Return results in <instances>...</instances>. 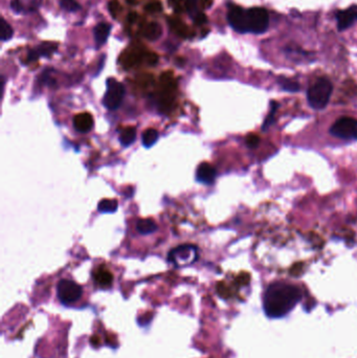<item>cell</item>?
I'll list each match as a JSON object with an SVG mask.
<instances>
[{
	"label": "cell",
	"instance_id": "obj_3",
	"mask_svg": "<svg viewBox=\"0 0 357 358\" xmlns=\"http://www.w3.org/2000/svg\"><path fill=\"white\" fill-rule=\"evenodd\" d=\"M248 33L263 34L269 27L268 12L263 8H251L247 10Z\"/></svg>",
	"mask_w": 357,
	"mask_h": 358
},
{
	"label": "cell",
	"instance_id": "obj_14",
	"mask_svg": "<svg viewBox=\"0 0 357 358\" xmlns=\"http://www.w3.org/2000/svg\"><path fill=\"white\" fill-rule=\"evenodd\" d=\"M94 279H95V281L101 286L107 287V286H110L112 284L113 275H112V273L109 270H107V269H105L103 267H101V268H98L95 271Z\"/></svg>",
	"mask_w": 357,
	"mask_h": 358
},
{
	"label": "cell",
	"instance_id": "obj_16",
	"mask_svg": "<svg viewBox=\"0 0 357 358\" xmlns=\"http://www.w3.org/2000/svg\"><path fill=\"white\" fill-rule=\"evenodd\" d=\"M144 35L147 39L151 41H155L162 36V27L156 22L149 23L145 28Z\"/></svg>",
	"mask_w": 357,
	"mask_h": 358
},
{
	"label": "cell",
	"instance_id": "obj_2",
	"mask_svg": "<svg viewBox=\"0 0 357 358\" xmlns=\"http://www.w3.org/2000/svg\"><path fill=\"white\" fill-rule=\"evenodd\" d=\"M333 91V86L328 79L321 78L310 86L307 91V98L309 105L318 110L327 106L329 100Z\"/></svg>",
	"mask_w": 357,
	"mask_h": 358
},
{
	"label": "cell",
	"instance_id": "obj_21",
	"mask_svg": "<svg viewBox=\"0 0 357 358\" xmlns=\"http://www.w3.org/2000/svg\"><path fill=\"white\" fill-rule=\"evenodd\" d=\"M280 86L282 87L283 90L289 91V92H296L300 90V84L295 81L286 79V78H279L277 80Z\"/></svg>",
	"mask_w": 357,
	"mask_h": 358
},
{
	"label": "cell",
	"instance_id": "obj_17",
	"mask_svg": "<svg viewBox=\"0 0 357 358\" xmlns=\"http://www.w3.org/2000/svg\"><path fill=\"white\" fill-rule=\"evenodd\" d=\"M58 48L57 43L53 42H42L40 45H38L35 49L39 54L40 57H49L52 56Z\"/></svg>",
	"mask_w": 357,
	"mask_h": 358
},
{
	"label": "cell",
	"instance_id": "obj_30",
	"mask_svg": "<svg viewBox=\"0 0 357 358\" xmlns=\"http://www.w3.org/2000/svg\"><path fill=\"white\" fill-rule=\"evenodd\" d=\"M11 8L16 13H20L23 10V7H22V4L20 3V0H12V2H11Z\"/></svg>",
	"mask_w": 357,
	"mask_h": 358
},
{
	"label": "cell",
	"instance_id": "obj_10",
	"mask_svg": "<svg viewBox=\"0 0 357 358\" xmlns=\"http://www.w3.org/2000/svg\"><path fill=\"white\" fill-rule=\"evenodd\" d=\"M196 178L199 183H202L205 185H211L215 182L216 169L208 163H202L197 168Z\"/></svg>",
	"mask_w": 357,
	"mask_h": 358
},
{
	"label": "cell",
	"instance_id": "obj_13",
	"mask_svg": "<svg viewBox=\"0 0 357 358\" xmlns=\"http://www.w3.org/2000/svg\"><path fill=\"white\" fill-rule=\"evenodd\" d=\"M136 229L142 235H149L157 231V224L152 219H141L136 223Z\"/></svg>",
	"mask_w": 357,
	"mask_h": 358
},
{
	"label": "cell",
	"instance_id": "obj_33",
	"mask_svg": "<svg viewBox=\"0 0 357 358\" xmlns=\"http://www.w3.org/2000/svg\"><path fill=\"white\" fill-rule=\"evenodd\" d=\"M211 5H212V0H203L202 2V6L205 9H208Z\"/></svg>",
	"mask_w": 357,
	"mask_h": 358
},
{
	"label": "cell",
	"instance_id": "obj_6",
	"mask_svg": "<svg viewBox=\"0 0 357 358\" xmlns=\"http://www.w3.org/2000/svg\"><path fill=\"white\" fill-rule=\"evenodd\" d=\"M82 287L70 280H61L57 286L58 297L63 304H72L82 296Z\"/></svg>",
	"mask_w": 357,
	"mask_h": 358
},
{
	"label": "cell",
	"instance_id": "obj_19",
	"mask_svg": "<svg viewBox=\"0 0 357 358\" xmlns=\"http://www.w3.org/2000/svg\"><path fill=\"white\" fill-rule=\"evenodd\" d=\"M97 210L101 213H114L117 210V201L113 199H103L98 202Z\"/></svg>",
	"mask_w": 357,
	"mask_h": 358
},
{
	"label": "cell",
	"instance_id": "obj_1",
	"mask_svg": "<svg viewBox=\"0 0 357 358\" xmlns=\"http://www.w3.org/2000/svg\"><path fill=\"white\" fill-rule=\"evenodd\" d=\"M302 299V291L292 284L275 282L268 286L263 297L265 314L271 319L287 315Z\"/></svg>",
	"mask_w": 357,
	"mask_h": 358
},
{
	"label": "cell",
	"instance_id": "obj_28",
	"mask_svg": "<svg viewBox=\"0 0 357 358\" xmlns=\"http://www.w3.org/2000/svg\"><path fill=\"white\" fill-rule=\"evenodd\" d=\"M109 11H110L112 17L115 18L117 13H118V11H120V4H118V2H116V0H112V2H110L109 3Z\"/></svg>",
	"mask_w": 357,
	"mask_h": 358
},
{
	"label": "cell",
	"instance_id": "obj_26",
	"mask_svg": "<svg viewBox=\"0 0 357 358\" xmlns=\"http://www.w3.org/2000/svg\"><path fill=\"white\" fill-rule=\"evenodd\" d=\"M198 0H185L186 9L189 12L190 15L194 16L196 14V8H197Z\"/></svg>",
	"mask_w": 357,
	"mask_h": 358
},
{
	"label": "cell",
	"instance_id": "obj_7",
	"mask_svg": "<svg viewBox=\"0 0 357 358\" xmlns=\"http://www.w3.org/2000/svg\"><path fill=\"white\" fill-rule=\"evenodd\" d=\"M197 258V248L195 245H181L172 249L169 253V261L175 265L192 263Z\"/></svg>",
	"mask_w": 357,
	"mask_h": 358
},
{
	"label": "cell",
	"instance_id": "obj_9",
	"mask_svg": "<svg viewBox=\"0 0 357 358\" xmlns=\"http://www.w3.org/2000/svg\"><path fill=\"white\" fill-rule=\"evenodd\" d=\"M335 17L338 20V30L340 32L349 29L355 21H357V6H352L348 10L336 12Z\"/></svg>",
	"mask_w": 357,
	"mask_h": 358
},
{
	"label": "cell",
	"instance_id": "obj_32",
	"mask_svg": "<svg viewBox=\"0 0 357 358\" xmlns=\"http://www.w3.org/2000/svg\"><path fill=\"white\" fill-rule=\"evenodd\" d=\"M135 20H136V14L135 13H130L129 17H128V21L130 23H133Z\"/></svg>",
	"mask_w": 357,
	"mask_h": 358
},
{
	"label": "cell",
	"instance_id": "obj_23",
	"mask_svg": "<svg viewBox=\"0 0 357 358\" xmlns=\"http://www.w3.org/2000/svg\"><path fill=\"white\" fill-rule=\"evenodd\" d=\"M61 7L68 12H75L80 10V5L75 0H61Z\"/></svg>",
	"mask_w": 357,
	"mask_h": 358
},
{
	"label": "cell",
	"instance_id": "obj_24",
	"mask_svg": "<svg viewBox=\"0 0 357 358\" xmlns=\"http://www.w3.org/2000/svg\"><path fill=\"white\" fill-rule=\"evenodd\" d=\"M171 25H172L173 29H175V31L177 32L178 35H181L182 37H187L188 29H187V27H185V25L181 21L173 20V21H171Z\"/></svg>",
	"mask_w": 357,
	"mask_h": 358
},
{
	"label": "cell",
	"instance_id": "obj_12",
	"mask_svg": "<svg viewBox=\"0 0 357 358\" xmlns=\"http://www.w3.org/2000/svg\"><path fill=\"white\" fill-rule=\"evenodd\" d=\"M110 31H111V25H109L108 23H105V22L98 23L93 29V36H94L95 42L98 45L104 44L109 37Z\"/></svg>",
	"mask_w": 357,
	"mask_h": 358
},
{
	"label": "cell",
	"instance_id": "obj_11",
	"mask_svg": "<svg viewBox=\"0 0 357 358\" xmlns=\"http://www.w3.org/2000/svg\"><path fill=\"white\" fill-rule=\"evenodd\" d=\"M73 126L76 131L86 133L90 131V129L93 126V118L90 113L88 112H82L76 114L73 118Z\"/></svg>",
	"mask_w": 357,
	"mask_h": 358
},
{
	"label": "cell",
	"instance_id": "obj_29",
	"mask_svg": "<svg viewBox=\"0 0 357 358\" xmlns=\"http://www.w3.org/2000/svg\"><path fill=\"white\" fill-rule=\"evenodd\" d=\"M193 17H194V21L197 24H203L207 22V16L202 13H196Z\"/></svg>",
	"mask_w": 357,
	"mask_h": 358
},
{
	"label": "cell",
	"instance_id": "obj_18",
	"mask_svg": "<svg viewBox=\"0 0 357 358\" xmlns=\"http://www.w3.org/2000/svg\"><path fill=\"white\" fill-rule=\"evenodd\" d=\"M158 132L157 130L155 129H152V128H149V129H147L144 133H143V145L146 147V148H150L152 147L153 145H154L157 140H158Z\"/></svg>",
	"mask_w": 357,
	"mask_h": 358
},
{
	"label": "cell",
	"instance_id": "obj_20",
	"mask_svg": "<svg viewBox=\"0 0 357 358\" xmlns=\"http://www.w3.org/2000/svg\"><path fill=\"white\" fill-rule=\"evenodd\" d=\"M279 108V105L276 102H271L270 103V110H269V113L267 114V116L265 117L264 122H263V125H262V129L263 130H267L268 128L274 123V117H275V112Z\"/></svg>",
	"mask_w": 357,
	"mask_h": 358
},
{
	"label": "cell",
	"instance_id": "obj_4",
	"mask_svg": "<svg viewBox=\"0 0 357 358\" xmlns=\"http://www.w3.org/2000/svg\"><path fill=\"white\" fill-rule=\"evenodd\" d=\"M330 133L343 140H357V120L340 117L330 128Z\"/></svg>",
	"mask_w": 357,
	"mask_h": 358
},
{
	"label": "cell",
	"instance_id": "obj_5",
	"mask_svg": "<svg viewBox=\"0 0 357 358\" xmlns=\"http://www.w3.org/2000/svg\"><path fill=\"white\" fill-rule=\"evenodd\" d=\"M107 90L103 97V104L107 109L115 110L117 109L125 95V87L122 83L117 82L113 78L107 80Z\"/></svg>",
	"mask_w": 357,
	"mask_h": 358
},
{
	"label": "cell",
	"instance_id": "obj_22",
	"mask_svg": "<svg viewBox=\"0 0 357 358\" xmlns=\"http://www.w3.org/2000/svg\"><path fill=\"white\" fill-rule=\"evenodd\" d=\"M0 32H2V41H8L13 37V29L11 25L3 18L2 19V29H0Z\"/></svg>",
	"mask_w": 357,
	"mask_h": 358
},
{
	"label": "cell",
	"instance_id": "obj_8",
	"mask_svg": "<svg viewBox=\"0 0 357 358\" xmlns=\"http://www.w3.org/2000/svg\"><path fill=\"white\" fill-rule=\"evenodd\" d=\"M227 20L231 27L238 33H248L247 24V10H244L238 6L231 5L228 8Z\"/></svg>",
	"mask_w": 357,
	"mask_h": 358
},
{
	"label": "cell",
	"instance_id": "obj_31",
	"mask_svg": "<svg viewBox=\"0 0 357 358\" xmlns=\"http://www.w3.org/2000/svg\"><path fill=\"white\" fill-rule=\"evenodd\" d=\"M39 54L37 53V50L36 49H32L31 52L29 53L28 55V61L29 62H33V61H37L39 59Z\"/></svg>",
	"mask_w": 357,
	"mask_h": 358
},
{
	"label": "cell",
	"instance_id": "obj_25",
	"mask_svg": "<svg viewBox=\"0 0 357 358\" xmlns=\"http://www.w3.org/2000/svg\"><path fill=\"white\" fill-rule=\"evenodd\" d=\"M146 11L149 13H158L162 11V4L158 0H152L146 6Z\"/></svg>",
	"mask_w": 357,
	"mask_h": 358
},
{
	"label": "cell",
	"instance_id": "obj_15",
	"mask_svg": "<svg viewBox=\"0 0 357 358\" xmlns=\"http://www.w3.org/2000/svg\"><path fill=\"white\" fill-rule=\"evenodd\" d=\"M136 138V130L134 127H127L120 132V142L123 146H130Z\"/></svg>",
	"mask_w": 357,
	"mask_h": 358
},
{
	"label": "cell",
	"instance_id": "obj_27",
	"mask_svg": "<svg viewBox=\"0 0 357 358\" xmlns=\"http://www.w3.org/2000/svg\"><path fill=\"white\" fill-rule=\"evenodd\" d=\"M260 143V137L256 134H249L246 137V145L249 148H256Z\"/></svg>",
	"mask_w": 357,
	"mask_h": 358
}]
</instances>
